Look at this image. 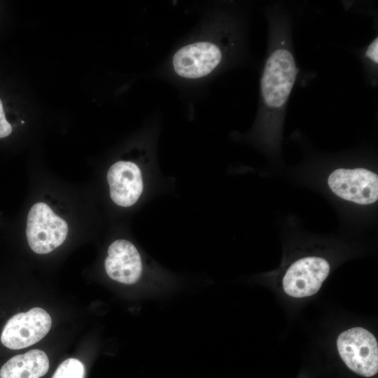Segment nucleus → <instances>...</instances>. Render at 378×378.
I'll list each match as a JSON object with an SVG mask.
<instances>
[{"label": "nucleus", "instance_id": "obj_1", "mask_svg": "<svg viewBox=\"0 0 378 378\" xmlns=\"http://www.w3.org/2000/svg\"><path fill=\"white\" fill-rule=\"evenodd\" d=\"M298 74L292 53L286 48L274 50L263 69L260 89L266 106L279 109L286 102Z\"/></svg>", "mask_w": 378, "mask_h": 378}, {"label": "nucleus", "instance_id": "obj_2", "mask_svg": "<svg viewBox=\"0 0 378 378\" xmlns=\"http://www.w3.org/2000/svg\"><path fill=\"white\" fill-rule=\"evenodd\" d=\"M69 231L66 220L48 204L35 203L27 218L26 236L31 249L38 254L50 253L65 241Z\"/></svg>", "mask_w": 378, "mask_h": 378}, {"label": "nucleus", "instance_id": "obj_3", "mask_svg": "<svg viewBox=\"0 0 378 378\" xmlns=\"http://www.w3.org/2000/svg\"><path fill=\"white\" fill-rule=\"evenodd\" d=\"M337 346L346 365L356 374L370 377L377 373V342L368 330L357 327L344 331Z\"/></svg>", "mask_w": 378, "mask_h": 378}, {"label": "nucleus", "instance_id": "obj_4", "mask_svg": "<svg viewBox=\"0 0 378 378\" xmlns=\"http://www.w3.org/2000/svg\"><path fill=\"white\" fill-rule=\"evenodd\" d=\"M52 326L50 314L41 307L18 313L6 323L1 335V343L8 349H24L42 340Z\"/></svg>", "mask_w": 378, "mask_h": 378}, {"label": "nucleus", "instance_id": "obj_5", "mask_svg": "<svg viewBox=\"0 0 378 378\" xmlns=\"http://www.w3.org/2000/svg\"><path fill=\"white\" fill-rule=\"evenodd\" d=\"M328 184L340 198L358 204H371L378 199L377 174L364 168L335 169Z\"/></svg>", "mask_w": 378, "mask_h": 378}, {"label": "nucleus", "instance_id": "obj_6", "mask_svg": "<svg viewBox=\"0 0 378 378\" xmlns=\"http://www.w3.org/2000/svg\"><path fill=\"white\" fill-rule=\"evenodd\" d=\"M104 270L111 279L124 285H137L146 276L140 252L133 243L125 239H115L108 246Z\"/></svg>", "mask_w": 378, "mask_h": 378}, {"label": "nucleus", "instance_id": "obj_7", "mask_svg": "<svg viewBox=\"0 0 378 378\" xmlns=\"http://www.w3.org/2000/svg\"><path fill=\"white\" fill-rule=\"evenodd\" d=\"M330 272V265L320 257H305L295 261L283 279L284 291L295 298L310 296L320 289Z\"/></svg>", "mask_w": 378, "mask_h": 378}, {"label": "nucleus", "instance_id": "obj_8", "mask_svg": "<svg viewBox=\"0 0 378 378\" xmlns=\"http://www.w3.org/2000/svg\"><path fill=\"white\" fill-rule=\"evenodd\" d=\"M222 52L210 42H197L180 48L174 55L175 72L186 78H198L209 74L220 62Z\"/></svg>", "mask_w": 378, "mask_h": 378}, {"label": "nucleus", "instance_id": "obj_9", "mask_svg": "<svg viewBox=\"0 0 378 378\" xmlns=\"http://www.w3.org/2000/svg\"><path fill=\"white\" fill-rule=\"evenodd\" d=\"M106 179L111 200L122 207L135 204L144 191L141 169L132 161L120 160L108 169Z\"/></svg>", "mask_w": 378, "mask_h": 378}, {"label": "nucleus", "instance_id": "obj_10", "mask_svg": "<svg viewBox=\"0 0 378 378\" xmlns=\"http://www.w3.org/2000/svg\"><path fill=\"white\" fill-rule=\"evenodd\" d=\"M49 369L46 354L32 349L10 358L0 370V378H40Z\"/></svg>", "mask_w": 378, "mask_h": 378}, {"label": "nucleus", "instance_id": "obj_11", "mask_svg": "<svg viewBox=\"0 0 378 378\" xmlns=\"http://www.w3.org/2000/svg\"><path fill=\"white\" fill-rule=\"evenodd\" d=\"M83 364L78 359L68 358L57 368L52 378H84Z\"/></svg>", "mask_w": 378, "mask_h": 378}, {"label": "nucleus", "instance_id": "obj_12", "mask_svg": "<svg viewBox=\"0 0 378 378\" xmlns=\"http://www.w3.org/2000/svg\"><path fill=\"white\" fill-rule=\"evenodd\" d=\"M11 132L12 126L5 118L2 102L0 99V138L8 136Z\"/></svg>", "mask_w": 378, "mask_h": 378}, {"label": "nucleus", "instance_id": "obj_13", "mask_svg": "<svg viewBox=\"0 0 378 378\" xmlns=\"http://www.w3.org/2000/svg\"><path fill=\"white\" fill-rule=\"evenodd\" d=\"M365 55L373 62H378V38L377 37L369 45Z\"/></svg>", "mask_w": 378, "mask_h": 378}]
</instances>
